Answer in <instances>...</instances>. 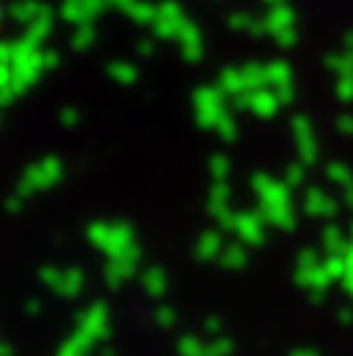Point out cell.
Instances as JSON below:
<instances>
[{
  "label": "cell",
  "mask_w": 353,
  "mask_h": 356,
  "mask_svg": "<svg viewBox=\"0 0 353 356\" xmlns=\"http://www.w3.org/2000/svg\"><path fill=\"white\" fill-rule=\"evenodd\" d=\"M86 236L106 256H122L136 250V234L128 222H92L86 228Z\"/></svg>",
  "instance_id": "6da1fadb"
},
{
  "label": "cell",
  "mask_w": 353,
  "mask_h": 356,
  "mask_svg": "<svg viewBox=\"0 0 353 356\" xmlns=\"http://www.w3.org/2000/svg\"><path fill=\"white\" fill-rule=\"evenodd\" d=\"M61 172H64L61 161H58L56 156H44L42 161H36V164H31V167L25 170V175H22V181H19V186H17V192L28 197V195H33V192H39V189H47V186H53V184L61 178Z\"/></svg>",
  "instance_id": "7a4b0ae2"
},
{
  "label": "cell",
  "mask_w": 353,
  "mask_h": 356,
  "mask_svg": "<svg viewBox=\"0 0 353 356\" xmlns=\"http://www.w3.org/2000/svg\"><path fill=\"white\" fill-rule=\"evenodd\" d=\"M195 111H197V122L206 128H217V122L225 114V100H222V89L220 86H200L195 92Z\"/></svg>",
  "instance_id": "3957f363"
},
{
  "label": "cell",
  "mask_w": 353,
  "mask_h": 356,
  "mask_svg": "<svg viewBox=\"0 0 353 356\" xmlns=\"http://www.w3.org/2000/svg\"><path fill=\"white\" fill-rule=\"evenodd\" d=\"M39 278L44 281V284H50V289H56L58 295H78L81 292V286H83V273L78 270V267H69V270H56V267H42V273H39Z\"/></svg>",
  "instance_id": "277c9868"
},
{
  "label": "cell",
  "mask_w": 353,
  "mask_h": 356,
  "mask_svg": "<svg viewBox=\"0 0 353 356\" xmlns=\"http://www.w3.org/2000/svg\"><path fill=\"white\" fill-rule=\"evenodd\" d=\"M11 70H14V86L19 92H28V86H33L36 78L44 72V50H36L31 56L14 58L11 61Z\"/></svg>",
  "instance_id": "5b68a950"
},
{
  "label": "cell",
  "mask_w": 353,
  "mask_h": 356,
  "mask_svg": "<svg viewBox=\"0 0 353 356\" xmlns=\"http://www.w3.org/2000/svg\"><path fill=\"white\" fill-rule=\"evenodd\" d=\"M78 331H83L92 339L103 342L108 337V312H106V303H92L89 309H83L78 314Z\"/></svg>",
  "instance_id": "8992f818"
},
{
  "label": "cell",
  "mask_w": 353,
  "mask_h": 356,
  "mask_svg": "<svg viewBox=\"0 0 353 356\" xmlns=\"http://www.w3.org/2000/svg\"><path fill=\"white\" fill-rule=\"evenodd\" d=\"M136 264H139V248L131 250V253H122V256H108V264H106V281H108V286L125 284L136 273Z\"/></svg>",
  "instance_id": "52a82bcc"
},
{
  "label": "cell",
  "mask_w": 353,
  "mask_h": 356,
  "mask_svg": "<svg viewBox=\"0 0 353 356\" xmlns=\"http://www.w3.org/2000/svg\"><path fill=\"white\" fill-rule=\"evenodd\" d=\"M253 186H256V192H258L261 209H264V206H286V203H289V189H286V184H281V181H275V178L256 175Z\"/></svg>",
  "instance_id": "ba28073f"
},
{
  "label": "cell",
  "mask_w": 353,
  "mask_h": 356,
  "mask_svg": "<svg viewBox=\"0 0 353 356\" xmlns=\"http://www.w3.org/2000/svg\"><path fill=\"white\" fill-rule=\"evenodd\" d=\"M175 42H178L181 56H183L186 61H197V58L203 56V36H200V31H197V25H195L192 19H183V25H181Z\"/></svg>",
  "instance_id": "9c48e42d"
},
{
  "label": "cell",
  "mask_w": 353,
  "mask_h": 356,
  "mask_svg": "<svg viewBox=\"0 0 353 356\" xmlns=\"http://www.w3.org/2000/svg\"><path fill=\"white\" fill-rule=\"evenodd\" d=\"M233 231L242 236V242L258 245L264 239V217L261 214H236Z\"/></svg>",
  "instance_id": "30bf717a"
},
{
  "label": "cell",
  "mask_w": 353,
  "mask_h": 356,
  "mask_svg": "<svg viewBox=\"0 0 353 356\" xmlns=\"http://www.w3.org/2000/svg\"><path fill=\"white\" fill-rule=\"evenodd\" d=\"M292 128H295V134H297V150H300V156H303V161H314L317 156V145H314V134H311V128H309V120L306 117H295L292 120Z\"/></svg>",
  "instance_id": "8fae6325"
},
{
  "label": "cell",
  "mask_w": 353,
  "mask_h": 356,
  "mask_svg": "<svg viewBox=\"0 0 353 356\" xmlns=\"http://www.w3.org/2000/svg\"><path fill=\"white\" fill-rule=\"evenodd\" d=\"M278 106H281V100H278V95L272 89H256V92H250V108L258 117H272L278 111Z\"/></svg>",
  "instance_id": "7c38bea8"
},
{
  "label": "cell",
  "mask_w": 353,
  "mask_h": 356,
  "mask_svg": "<svg viewBox=\"0 0 353 356\" xmlns=\"http://www.w3.org/2000/svg\"><path fill=\"white\" fill-rule=\"evenodd\" d=\"M47 6L44 3H39V0H17L11 8H8V17L14 19V22H22V25H31L42 11H44Z\"/></svg>",
  "instance_id": "4fadbf2b"
},
{
  "label": "cell",
  "mask_w": 353,
  "mask_h": 356,
  "mask_svg": "<svg viewBox=\"0 0 353 356\" xmlns=\"http://www.w3.org/2000/svg\"><path fill=\"white\" fill-rule=\"evenodd\" d=\"M292 19H295V14H292V8H286V6H275L270 14H267V19H264V31H270V33H284V31H292Z\"/></svg>",
  "instance_id": "5bb4252c"
},
{
  "label": "cell",
  "mask_w": 353,
  "mask_h": 356,
  "mask_svg": "<svg viewBox=\"0 0 353 356\" xmlns=\"http://www.w3.org/2000/svg\"><path fill=\"white\" fill-rule=\"evenodd\" d=\"M50 31H53V8H44L31 25H25V36L33 39L36 44H42L50 36Z\"/></svg>",
  "instance_id": "9a60e30c"
},
{
  "label": "cell",
  "mask_w": 353,
  "mask_h": 356,
  "mask_svg": "<svg viewBox=\"0 0 353 356\" xmlns=\"http://www.w3.org/2000/svg\"><path fill=\"white\" fill-rule=\"evenodd\" d=\"M220 89H222V95H233V97L250 92V89H247V81H245V75H242V70H225V72L220 75Z\"/></svg>",
  "instance_id": "2e32d148"
},
{
  "label": "cell",
  "mask_w": 353,
  "mask_h": 356,
  "mask_svg": "<svg viewBox=\"0 0 353 356\" xmlns=\"http://www.w3.org/2000/svg\"><path fill=\"white\" fill-rule=\"evenodd\" d=\"M142 286H145L147 295L161 298L167 292V275H164V270L161 267H147L145 275H142Z\"/></svg>",
  "instance_id": "e0dca14e"
},
{
  "label": "cell",
  "mask_w": 353,
  "mask_h": 356,
  "mask_svg": "<svg viewBox=\"0 0 353 356\" xmlns=\"http://www.w3.org/2000/svg\"><path fill=\"white\" fill-rule=\"evenodd\" d=\"M61 19L64 22L83 25V22H92V14H89V8H86L83 0H64L61 3Z\"/></svg>",
  "instance_id": "ac0fdd59"
},
{
  "label": "cell",
  "mask_w": 353,
  "mask_h": 356,
  "mask_svg": "<svg viewBox=\"0 0 353 356\" xmlns=\"http://www.w3.org/2000/svg\"><path fill=\"white\" fill-rule=\"evenodd\" d=\"M128 17H131L136 25H153L156 17H158V6H156V3H147V0H136V3L128 8Z\"/></svg>",
  "instance_id": "d6986e66"
},
{
  "label": "cell",
  "mask_w": 353,
  "mask_h": 356,
  "mask_svg": "<svg viewBox=\"0 0 353 356\" xmlns=\"http://www.w3.org/2000/svg\"><path fill=\"white\" fill-rule=\"evenodd\" d=\"M222 236L217 234V231H206L200 239H197V256L200 259H214V256H220L222 253Z\"/></svg>",
  "instance_id": "ffe728a7"
},
{
  "label": "cell",
  "mask_w": 353,
  "mask_h": 356,
  "mask_svg": "<svg viewBox=\"0 0 353 356\" xmlns=\"http://www.w3.org/2000/svg\"><path fill=\"white\" fill-rule=\"evenodd\" d=\"M220 261H222V267H228V270H239V267H245L247 253H245L242 245H225L222 253H220Z\"/></svg>",
  "instance_id": "44dd1931"
},
{
  "label": "cell",
  "mask_w": 353,
  "mask_h": 356,
  "mask_svg": "<svg viewBox=\"0 0 353 356\" xmlns=\"http://www.w3.org/2000/svg\"><path fill=\"white\" fill-rule=\"evenodd\" d=\"M108 75H111L114 81H120V83H136L139 70H136L133 64H128V61H111V64H108Z\"/></svg>",
  "instance_id": "7402d4cb"
},
{
  "label": "cell",
  "mask_w": 353,
  "mask_h": 356,
  "mask_svg": "<svg viewBox=\"0 0 353 356\" xmlns=\"http://www.w3.org/2000/svg\"><path fill=\"white\" fill-rule=\"evenodd\" d=\"M95 39H97V31H95L92 22L75 25V33H72V47H75V50H89Z\"/></svg>",
  "instance_id": "603a6c76"
},
{
  "label": "cell",
  "mask_w": 353,
  "mask_h": 356,
  "mask_svg": "<svg viewBox=\"0 0 353 356\" xmlns=\"http://www.w3.org/2000/svg\"><path fill=\"white\" fill-rule=\"evenodd\" d=\"M306 209L311 214H331L334 211V200L328 195H322L320 189H314V192L306 195Z\"/></svg>",
  "instance_id": "cb8c5ba5"
},
{
  "label": "cell",
  "mask_w": 353,
  "mask_h": 356,
  "mask_svg": "<svg viewBox=\"0 0 353 356\" xmlns=\"http://www.w3.org/2000/svg\"><path fill=\"white\" fill-rule=\"evenodd\" d=\"M178 353H181V356H206V353H208V345H206L203 339L186 334V337L178 339Z\"/></svg>",
  "instance_id": "d4e9b609"
},
{
  "label": "cell",
  "mask_w": 353,
  "mask_h": 356,
  "mask_svg": "<svg viewBox=\"0 0 353 356\" xmlns=\"http://www.w3.org/2000/svg\"><path fill=\"white\" fill-rule=\"evenodd\" d=\"M208 170H211V178H214V181H225V178H228V170H231V164H228V159H225L222 153H217V156H211V161H208Z\"/></svg>",
  "instance_id": "484cf974"
},
{
  "label": "cell",
  "mask_w": 353,
  "mask_h": 356,
  "mask_svg": "<svg viewBox=\"0 0 353 356\" xmlns=\"http://www.w3.org/2000/svg\"><path fill=\"white\" fill-rule=\"evenodd\" d=\"M231 339H225V337H214L211 342H208V353L206 356H228L231 353Z\"/></svg>",
  "instance_id": "4316f807"
},
{
  "label": "cell",
  "mask_w": 353,
  "mask_h": 356,
  "mask_svg": "<svg viewBox=\"0 0 353 356\" xmlns=\"http://www.w3.org/2000/svg\"><path fill=\"white\" fill-rule=\"evenodd\" d=\"M217 131H220L222 139H233V136H236V122H233V117H231L228 111H225L222 120L217 122Z\"/></svg>",
  "instance_id": "83f0119b"
},
{
  "label": "cell",
  "mask_w": 353,
  "mask_h": 356,
  "mask_svg": "<svg viewBox=\"0 0 353 356\" xmlns=\"http://www.w3.org/2000/svg\"><path fill=\"white\" fill-rule=\"evenodd\" d=\"M153 317H156V323L164 325V328H170V325L175 323V312H172L170 306H156V314H153Z\"/></svg>",
  "instance_id": "f1b7e54d"
},
{
  "label": "cell",
  "mask_w": 353,
  "mask_h": 356,
  "mask_svg": "<svg viewBox=\"0 0 353 356\" xmlns=\"http://www.w3.org/2000/svg\"><path fill=\"white\" fill-rule=\"evenodd\" d=\"M14 83V70H11V64H0V89H6V86H11Z\"/></svg>",
  "instance_id": "f546056e"
},
{
  "label": "cell",
  "mask_w": 353,
  "mask_h": 356,
  "mask_svg": "<svg viewBox=\"0 0 353 356\" xmlns=\"http://www.w3.org/2000/svg\"><path fill=\"white\" fill-rule=\"evenodd\" d=\"M14 61V47L11 42H0V64H11Z\"/></svg>",
  "instance_id": "4dcf8cb0"
},
{
  "label": "cell",
  "mask_w": 353,
  "mask_h": 356,
  "mask_svg": "<svg viewBox=\"0 0 353 356\" xmlns=\"http://www.w3.org/2000/svg\"><path fill=\"white\" fill-rule=\"evenodd\" d=\"M22 203H25V195L14 192V195L6 200V209H8V211H19V209H22Z\"/></svg>",
  "instance_id": "1f68e13d"
},
{
  "label": "cell",
  "mask_w": 353,
  "mask_h": 356,
  "mask_svg": "<svg viewBox=\"0 0 353 356\" xmlns=\"http://www.w3.org/2000/svg\"><path fill=\"white\" fill-rule=\"evenodd\" d=\"M83 3H86V8H89L92 19H95V17H97V14H100V11L108 6V0H83Z\"/></svg>",
  "instance_id": "d6a6232c"
},
{
  "label": "cell",
  "mask_w": 353,
  "mask_h": 356,
  "mask_svg": "<svg viewBox=\"0 0 353 356\" xmlns=\"http://www.w3.org/2000/svg\"><path fill=\"white\" fill-rule=\"evenodd\" d=\"M61 122H64V125H75V122H78V108H69V106L61 108Z\"/></svg>",
  "instance_id": "836d02e7"
},
{
  "label": "cell",
  "mask_w": 353,
  "mask_h": 356,
  "mask_svg": "<svg viewBox=\"0 0 353 356\" xmlns=\"http://www.w3.org/2000/svg\"><path fill=\"white\" fill-rule=\"evenodd\" d=\"M136 50H139V56H150V53L156 50V42H153V39H142V42L136 44Z\"/></svg>",
  "instance_id": "e575fe53"
},
{
  "label": "cell",
  "mask_w": 353,
  "mask_h": 356,
  "mask_svg": "<svg viewBox=\"0 0 353 356\" xmlns=\"http://www.w3.org/2000/svg\"><path fill=\"white\" fill-rule=\"evenodd\" d=\"M58 67V53L56 50H44V70H56Z\"/></svg>",
  "instance_id": "d590c367"
},
{
  "label": "cell",
  "mask_w": 353,
  "mask_h": 356,
  "mask_svg": "<svg viewBox=\"0 0 353 356\" xmlns=\"http://www.w3.org/2000/svg\"><path fill=\"white\" fill-rule=\"evenodd\" d=\"M286 184H300V167H289L286 170Z\"/></svg>",
  "instance_id": "8d00e7d4"
},
{
  "label": "cell",
  "mask_w": 353,
  "mask_h": 356,
  "mask_svg": "<svg viewBox=\"0 0 353 356\" xmlns=\"http://www.w3.org/2000/svg\"><path fill=\"white\" fill-rule=\"evenodd\" d=\"M133 3H136V0H108V6H117V8L125 11V14H128V8H131Z\"/></svg>",
  "instance_id": "74e56055"
},
{
  "label": "cell",
  "mask_w": 353,
  "mask_h": 356,
  "mask_svg": "<svg viewBox=\"0 0 353 356\" xmlns=\"http://www.w3.org/2000/svg\"><path fill=\"white\" fill-rule=\"evenodd\" d=\"M25 309H28V314H39V309H42V306H39V300H28V303H25Z\"/></svg>",
  "instance_id": "f35d334b"
},
{
  "label": "cell",
  "mask_w": 353,
  "mask_h": 356,
  "mask_svg": "<svg viewBox=\"0 0 353 356\" xmlns=\"http://www.w3.org/2000/svg\"><path fill=\"white\" fill-rule=\"evenodd\" d=\"M206 328H208L211 334H217V337H220V323H217L214 317H211V320H206Z\"/></svg>",
  "instance_id": "ab89813d"
},
{
  "label": "cell",
  "mask_w": 353,
  "mask_h": 356,
  "mask_svg": "<svg viewBox=\"0 0 353 356\" xmlns=\"http://www.w3.org/2000/svg\"><path fill=\"white\" fill-rule=\"evenodd\" d=\"M0 356H11V348L6 342H0Z\"/></svg>",
  "instance_id": "60d3db41"
},
{
  "label": "cell",
  "mask_w": 353,
  "mask_h": 356,
  "mask_svg": "<svg viewBox=\"0 0 353 356\" xmlns=\"http://www.w3.org/2000/svg\"><path fill=\"white\" fill-rule=\"evenodd\" d=\"M292 356H317V353H314V350H295Z\"/></svg>",
  "instance_id": "b9f144b4"
},
{
  "label": "cell",
  "mask_w": 353,
  "mask_h": 356,
  "mask_svg": "<svg viewBox=\"0 0 353 356\" xmlns=\"http://www.w3.org/2000/svg\"><path fill=\"white\" fill-rule=\"evenodd\" d=\"M345 284H347V289L353 292V275H345Z\"/></svg>",
  "instance_id": "7bdbcfd3"
},
{
  "label": "cell",
  "mask_w": 353,
  "mask_h": 356,
  "mask_svg": "<svg viewBox=\"0 0 353 356\" xmlns=\"http://www.w3.org/2000/svg\"><path fill=\"white\" fill-rule=\"evenodd\" d=\"M3 14H6V11H0V19H3Z\"/></svg>",
  "instance_id": "ee69618b"
}]
</instances>
